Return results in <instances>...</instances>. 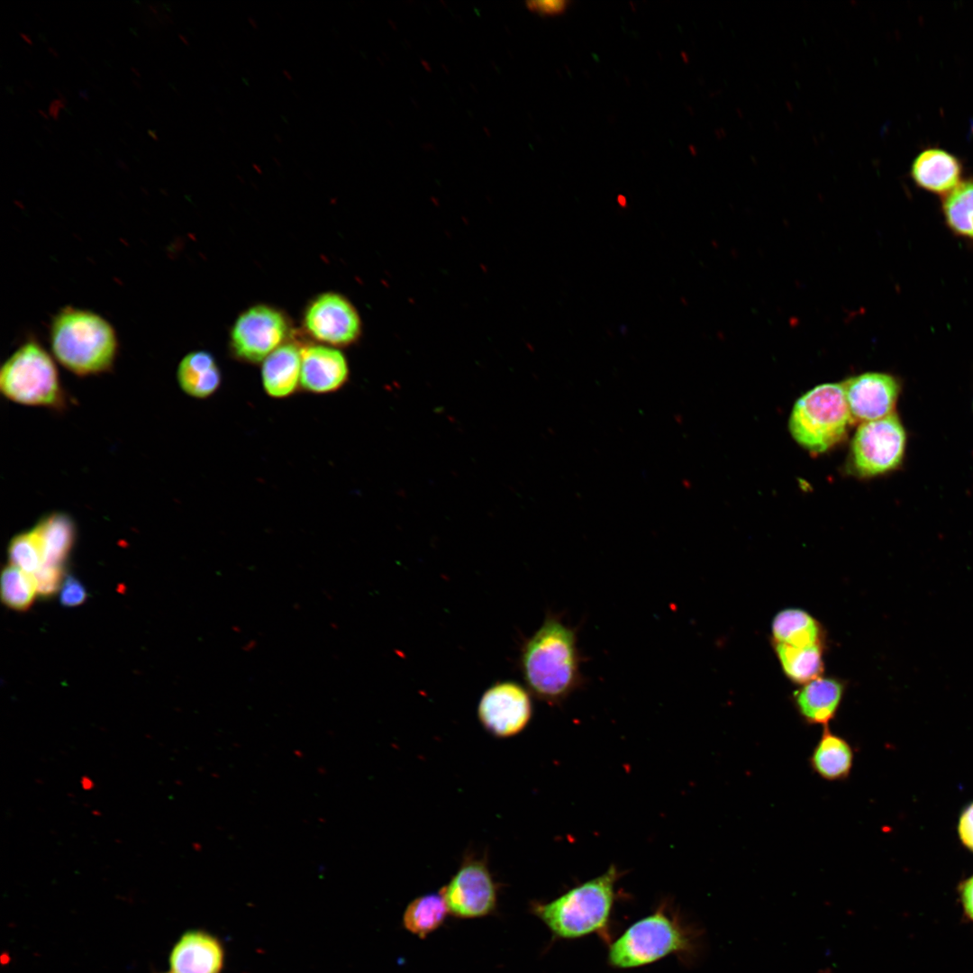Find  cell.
Instances as JSON below:
<instances>
[{
	"label": "cell",
	"instance_id": "obj_2",
	"mask_svg": "<svg viewBox=\"0 0 973 973\" xmlns=\"http://www.w3.org/2000/svg\"><path fill=\"white\" fill-rule=\"evenodd\" d=\"M701 931L666 904L632 923L608 947L607 962L618 969L644 967L670 955L692 959L701 947Z\"/></svg>",
	"mask_w": 973,
	"mask_h": 973
},
{
	"label": "cell",
	"instance_id": "obj_4",
	"mask_svg": "<svg viewBox=\"0 0 973 973\" xmlns=\"http://www.w3.org/2000/svg\"><path fill=\"white\" fill-rule=\"evenodd\" d=\"M620 873L611 866L605 873L576 886L546 903L534 902L532 914L559 940L592 934L607 936L616 900Z\"/></svg>",
	"mask_w": 973,
	"mask_h": 973
},
{
	"label": "cell",
	"instance_id": "obj_19",
	"mask_svg": "<svg viewBox=\"0 0 973 973\" xmlns=\"http://www.w3.org/2000/svg\"><path fill=\"white\" fill-rule=\"evenodd\" d=\"M814 746L809 763L813 771L827 781H841L849 777L854 761L853 750L843 737L823 727Z\"/></svg>",
	"mask_w": 973,
	"mask_h": 973
},
{
	"label": "cell",
	"instance_id": "obj_9",
	"mask_svg": "<svg viewBox=\"0 0 973 973\" xmlns=\"http://www.w3.org/2000/svg\"><path fill=\"white\" fill-rule=\"evenodd\" d=\"M532 715L530 693L514 681L493 684L482 695L477 717L483 728L497 738L520 733Z\"/></svg>",
	"mask_w": 973,
	"mask_h": 973
},
{
	"label": "cell",
	"instance_id": "obj_32",
	"mask_svg": "<svg viewBox=\"0 0 973 973\" xmlns=\"http://www.w3.org/2000/svg\"><path fill=\"white\" fill-rule=\"evenodd\" d=\"M67 104L59 98L53 99L49 105V115L53 120H59V111L66 109Z\"/></svg>",
	"mask_w": 973,
	"mask_h": 973
},
{
	"label": "cell",
	"instance_id": "obj_27",
	"mask_svg": "<svg viewBox=\"0 0 973 973\" xmlns=\"http://www.w3.org/2000/svg\"><path fill=\"white\" fill-rule=\"evenodd\" d=\"M32 576L36 583L37 594L44 597L56 594L64 581L61 567L42 566Z\"/></svg>",
	"mask_w": 973,
	"mask_h": 973
},
{
	"label": "cell",
	"instance_id": "obj_12",
	"mask_svg": "<svg viewBox=\"0 0 973 973\" xmlns=\"http://www.w3.org/2000/svg\"><path fill=\"white\" fill-rule=\"evenodd\" d=\"M305 326L316 339L333 345H347L360 333L359 316L344 297L328 293L317 297L308 308Z\"/></svg>",
	"mask_w": 973,
	"mask_h": 973
},
{
	"label": "cell",
	"instance_id": "obj_8",
	"mask_svg": "<svg viewBox=\"0 0 973 973\" xmlns=\"http://www.w3.org/2000/svg\"><path fill=\"white\" fill-rule=\"evenodd\" d=\"M449 913L459 918L490 914L497 904V884L486 859L467 856L456 873L441 889Z\"/></svg>",
	"mask_w": 973,
	"mask_h": 973
},
{
	"label": "cell",
	"instance_id": "obj_18",
	"mask_svg": "<svg viewBox=\"0 0 973 973\" xmlns=\"http://www.w3.org/2000/svg\"><path fill=\"white\" fill-rule=\"evenodd\" d=\"M771 642L794 647L825 646L826 635L822 623L801 608H785L773 617Z\"/></svg>",
	"mask_w": 973,
	"mask_h": 973
},
{
	"label": "cell",
	"instance_id": "obj_41",
	"mask_svg": "<svg viewBox=\"0 0 973 973\" xmlns=\"http://www.w3.org/2000/svg\"><path fill=\"white\" fill-rule=\"evenodd\" d=\"M178 38H179V39H180V40H181V41H183V42H184V43H185L186 45H188V41H187V40H186V39L185 38V36H184L183 34H180V33H179V34H178Z\"/></svg>",
	"mask_w": 973,
	"mask_h": 973
},
{
	"label": "cell",
	"instance_id": "obj_5",
	"mask_svg": "<svg viewBox=\"0 0 973 973\" xmlns=\"http://www.w3.org/2000/svg\"><path fill=\"white\" fill-rule=\"evenodd\" d=\"M0 390L20 405L62 409L65 393L53 358L30 340L12 353L0 370Z\"/></svg>",
	"mask_w": 973,
	"mask_h": 973
},
{
	"label": "cell",
	"instance_id": "obj_39",
	"mask_svg": "<svg viewBox=\"0 0 973 973\" xmlns=\"http://www.w3.org/2000/svg\"><path fill=\"white\" fill-rule=\"evenodd\" d=\"M38 113H39V114H40V115H41V117H43L44 119H46V120H49V119H50V115H49V114H46V113H45L44 111H42L41 109H38Z\"/></svg>",
	"mask_w": 973,
	"mask_h": 973
},
{
	"label": "cell",
	"instance_id": "obj_11",
	"mask_svg": "<svg viewBox=\"0 0 973 973\" xmlns=\"http://www.w3.org/2000/svg\"><path fill=\"white\" fill-rule=\"evenodd\" d=\"M287 332L283 315L271 307L256 305L241 314L232 330V348L245 361H263L279 347Z\"/></svg>",
	"mask_w": 973,
	"mask_h": 973
},
{
	"label": "cell",
	"instance_id": "obj_21",
	"mask_svg": "<svg viewBox=\"0 0 973 973\" xmlns=\"http://www.w3.org/2000/svg\"><path fill=\"white\" fill-rule=\"evenodd\" d=\"M43 550V566L61 567L73 546L76 527L72 518L61 512L45 515L33 527Z\"/></svg>",
	"mask_w": 973,
	"mask_h": 973
},
{
	"label": "cell",
	"instance_id": "obj_33",
	"mask_svg": "<svg viewBox=\"0 0 973 973\" xmlns=\"http://www.w3.org/2000/svg\"><path fill=\"white\" fill-rule=\"evenodd\" d=\"M116 165L120 168H123V169H125V170L129 169V167H128L127 163L125 161H123V159H119V158L116 159Z\"/></svg>",
	"mask_w": 973,
	"mask_h": 973
},
{
	"label": "cell",
	"instance_id": "obj_34",
	"mask_svg": "<svg viewBox=\"0 0 973 973\" xmlns=\"http://www.w3.org/2000/svg\"><path fill=\"white\" fill-rule=\"evenodd\" d=\"M20 36H21V38H22V39H23V41H25L26 43H28L29 45H31V46H32V45L33 44V42H32V39H31V38H30V36H28L27 34H25V33H23V32H20Z\"/></svg>",
	"mask_w": 973,
	"mask_h": 973
},
{
	"label": "cell",
	"instance_id": "obj_1",
	"mask_svg": "<svg viewBox=\"0 0 973 973\" xmlns=\"http://www.w3.org/2000/svg\"><path fill=\"white\" fill-rule=\"evenodd\" d=\"M582 661L577 629L551 612L521 648L520 669L529 691L550 705H561L582 687Z\"/></svg>",
	"mask_w": 973,
	"mask_h": 973
},
{
	"label": "cell",
	"instance_id": "obj_30",
	"mask_svg": "<svg viewBox=\"0 0 973 973\" xmlns=\"http://www.w3.org/2000/svg\"><path fill=\"white\" fill-rule=\"evenodd\" d=\"M959 832L963 843L973 850V804L962 814L959 820Z\"/></svg>",
	"mask_w": 973,
	"mask_h": 973
},
{
	"label": "cell",
	"instance_id": "obj_31",
	"mask_svg": "<svg viewBox=\"0 0 973 973\" xmlns=\"http://www.w3.org/2000/svg\"><path fill=\"white\" fill-rule=\"evenodd\" d=\"M962 902L967 914L973 920V877L963 886Z\"/></svg>",
	"mask_w": 973,
	"mask_h": 973
},
{
	"label": "cell",
	"instance_id": "obj_26",
	"mask_svg": "<svg viewBox=\"0 0 973 973\" xmlns=\"http://www.w3.org/2000/svg\"><path fill=\"white\" fill-rule=\"evenodd\" d=\"M8 556L11 565L24 572L33 575L44 564V555L41 540L32 528L15 535L8 545Z\"/></svg>",
	"mask_w": 973,
	"mask_h": 973
},
{
	"label": "cell",
	"instance_id": "obj_7",
	"mask_svg": "<svg viewBox=\"0 0 973 973\" xmlns=\"http://www.w3.org/2000/svg\"><path fill=\"white\" fill-rule=\"evenodd\" d=\"M907 432L894 413L861 423L851 441L850 464L860 477L884 476L899 468L905 459Z\"/></svg>",
	"mask_w": 973,
	"mask_h": 973
},
{
	"label": "cell",
	"instance_id": "obj_6",
	"mask_svg": "<svg viewBox=\"0 0 973 973\" xmlns=\"http://www.w3.org/2000/svg\"><path fill=\"white\" fill-rule=\"evenodd\" d=\"M851 425L841 383H825L807 391L795 403L789 432L803 448L823 453L840 443Z\"/></svg>",
	"mask_w": 973,
	"mask_h": 973
},
{
	"label": "cell",
	"instance_id": "obj_28",
	"mask_svg": "<svg viewBox=\"0 0 973 973\" xmlns=\"http://www.w3.org/2000/svg\"><path fill=\"white\" fill-rule=\"evenodd\" d=\"M86 599L84 586L74 577L68 576L61 586L59 600L65 606H77Z\"/></svg>",
	"mask_w": 973,
	"mask_h": 973
},
{
	"label": "cell",
	"instance_id": "obj_15",
	"mask_svg": "<svg viewBox=\"0 0 973 973\" xmlns=\"http://www.w3.org/2000/svg\"><path fill=\"white\" fill-rule=\"evenodd\" d=\"M962 172L960 160L937 147L922 150L910 168L911 177L918 187L942 197L961 182Z\"/></svg>",
	"mask_w": 973,
	"mask_h": 973
},
{
	"label": "cell",
	"instance_id": "obj_40",
	"mask_svg": "<svg viewBox=\"0 0 973 973\" xmlns=\"http://www.w3.org/2000/svg\"><path fill=\"white\" fill-rule=\"evenodd\" d=\"M131 70H132V71L133 72V74H134L135 76H137L138 77H141V73H140V71H139V69H138V68H134V67H132V68H131Z\"/></svg>",
	"mask_w": 973,
	"mask_h": 973
},
{
	"label": "cell",
	"instance_id": "obj_38",
	"mask_svg": "<svg viewBox=\"0 0 973 973\" xmlns=\"http://www.w3.org/2000/svg\"><path fill=\"white\" fill-rule=\"evenodd\" d=\"M132 84H133V86H135L136 88H138L139 90H141V89H142V87H141V85L140 84V82H139V81H138L137 79H135V78H134V79H132Z\"/></svg>",
	"mask_w": 973,
	"mask_h": 973
},
{
	"label": "cell",
	"instance_id": "obj_10",
	"mask_svg": "<svg viewBox=\"0 0 973 973\" xmlns=\"http://www.w3.org/2000/svg\"><path fill=\"white\" fill-rule=\"evenodd\" d=\"M851 424L887 417L895 413L902 384L888 373L866 372L841 383Z\"/></svg>",
	"mask_w": 973,
	"mask_h": 973
},
{
	"label": "cell",
	"instance_id": "obj_23",
	"mask_svg": "<svg viewBox=\"0 0 973 973\" xmlns=\"http://www.w3.org/2000/svg\"><path fill=\"white\" fill-rule=\"evenodd\" d=\"M449 913L441 895L427 894L412 900L403 915V924L411 933L425 938L438 929Z\"/></svg>",
	"mask_w": 973,
	"mask_h": 973
},
{
	"label": "cell",
	"instance_id": "obj_36",
	"mask_svg": "<svg viewBox=\"0 0 973 973\" xmlns=\"http://www.w3.org/2000/svg\"><path fill=\"white\" fill-rule=\"evenodd\" d=\"M78 95H79V96H80L81 98H83L84 100H86V101H88V100H89V97H88V95H87V91H86V90H80V91H79V94H78Z\"/></svg>",
	"mask_w": 973,
	"mask_h": 973
},
{
	"label": "cell",
	"instance_id": "obj_22",
	"mask_svg": "<svg viewBox=\"0 0 973 973\" xmlns=\"http://www.w3.org/2000/svg\"><path fill=\"white\" fill-rule=\"evenodd\" d=\"M771 645L783 673L791 682L801 686L823 676L825 646L794 647L777 642Z\"/></svg>",
	"mask_w": 973,
	"mask_h": 973
},
{
	"label": "cell",
	"instance_id": "obj_16",
	"mask_svg": "<svg viewBox=\"0 0 973 973\" xmlns=\"http://www.w3.org/2000/svg\"><path fill=\"white\" fill-rule=\"evenodd\" d=\"M223 950L218 941L200 932H186L170 955L173 973H219Z\"/></svg>",
	"mask_w": 973,
	"mask_h": 973
},
{
	"label": "cell",
	"instance_id": "obj_17",
	"mask_svg": "<svg viewBox=\"0 0 973 973\" xmlns=\"http://www.w3.org/2000/svg\"><path fill=\"white\" fill-rule=\"evenodd\" d=\"M301 350L293 344L277 348L264 360L261 368L262 386L273 398L291 396L300 384Z\"/></svg>",
	"mask_w": 973,
	"mask_h": 973
},
{
	"label": "cell",
	"instance_id": "obj_13",
	"mask_svg": "<svg viewBox=\"0 0 973 973\" xmlns=\"http://www.w3.org/2000/svg\"><path fill=\"white\" fill-rule=\"evenodd\" d=\"M846 686L840 677L821 676L794 691L793 705L806 723L826 727L838 713Z\"/></svg>",
	"mask_w": 973,
	"mask_h": 973
},
{
	"label": "cell",
	"instance_id": "obj_20",
	"mask_svg": "<svg viewBox=\"0 0 973 973\" xmlns=\"http://www.w3.org/2000/svg\"><path fill=\"white\" fill-rule=\"evenodd\" d=\"M177 379L187 396L205 399L214 395L221 385V371L207 351L196 350L186 354L179 362Z\"/></svg>",
	"mask_w": 973,
	"mask_h": 973
},
{
	"label": "cell",
	"instance_id": "obj_14",
	"mask_svg": "<svg viewBox=\"0 0 973 973\" xmlns=\"http://www.w3.org/2000/svg\"><path fill=\"white\" fill-rule=\"evenodd\" d=\"M301 386L314 394H327L341 388L348 379L349 368L343 354L336 349L314 345L301 350Z\"/></svg>",
	"mask_w": 973,
	"mask_h": 973
},
{
	"label": "cell",
	"instance_id": "obj_42",
	"mask_svg": "<svg viewBox=\"0 0 973 973\" xmlns=\"http://www.w3.org/2000/svg\"><path fill=\"white\" fill-rule=\"evenodd\" d=\"M24 84L26 85V86H28V87H29V88H31V89H33V88H34V87H33V85H32V83H31L30 81H28V80H24Z\"/></svg>",
	"mask_w": 973,
	"mask_h": 973
},
{
	"label": "cell",
	"instance_id": "obj_25",
	"mask_svg": "<svg viewBox=\"0 0 973 973\" xmlns=\"http://www.w3.org/2000/svg\"><path fill=\"white\" fill-rule=\"evenodd\" d=\"M36 594V583L32 575L11 564L4 568L1 596L7 606L18 611L26 610Z\"/></svg>",
	"mask_w": 973,
	"mask_h": 973
},
{
	"label": "cell",
	"instance_id": "obj_37",
	"mask_svg": "<svg viewBox=\"0 0 973 973\" xmlns=\"http://www.w3.org/2000/svg\"><path fill=\"white\" fill-rule=\"evenodd\" d=\"M148 134H149V135H150V137H151V138H152V139H153L154 141H159V137H158L157 133H156V132H155L154 131H152V130H148Z\"/></svg>",
	"mask_w": 973,
	"mask_h": 973
},
{
	"label": "cell",
	"instance_id": "obj_24",
	"mask_svg": "<svg viewBox=\"0 0 973 973\" xmlns=\"http://www.w3.org/2000/svg\"><path fill=\"white\" fill-rule=\"evenodd\" d=\"M941 211L946 225L956 236L973 241V178L961 181L943 196Z\"/></svg>",
	"mask_w": 973,
	"mask_h": 973
},
{
	"label": "cell",
	"instance_id": "obj_29",
	"mask_svg": "<svg viewBox=\"0 0 973 973\" xmlns=\"http://www.w3.org/2000/svg\"><path fill=\"white\" fill-rule=\"evenodd\" d=\"M568 5L565 0H534L528 1V9L541 15H558L563 14Z\"/></svg>",
	"mask_w": 973,
	"mask_h": 973
},
{
	"label": "cell",
	"instance_id": "obj_35",
	"mask_svg": "<svg viewBox=\"0 0 973 973\" xmlns=\"http://www.w3.org/2000/svg\"><path fill=\"white\" fill-rule=\"evenodd\" d=\"M47 50H48L49 53H50L53 57L59 58V54L58 50L56 49H54L53 47H48Z\"/></svg>",
	"mask_w": 973,
	"mask_h": 973
},
{
	"label": "cell",
	"instance_id": "obj_3",
	"mask_svg": "<svg viewBox=\"0 0 973 973\" xmlns=\"http://www.w3.org/2000/svg\"><path fill=\"white\" fill-rule=\"evenodd\" d=\"M50 342L57 361L79 377L108 372L119 350L116 332L106 319L73 306L64 307L53 317Z\"/></svg>",
	"mask_w": 973,
	"mask_h": 973
},
{
	"label": "cell",
	"instance_id": "obj_43",
	"mask_svg": "<svg viewBox=\"0 0 973 973\" xmlns=\"http://www.w3.org/2000/svg\"><path fill=\"white\" fill-rule=\"evenodd\" d=\"M171 973H173V972H171Z\"/></svg>",
	"mask_w": 973,
	"mask_h": 973
}]
</instances>
